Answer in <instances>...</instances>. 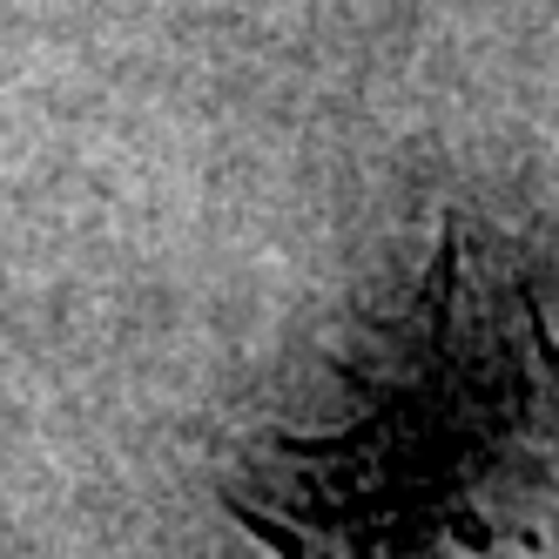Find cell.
I'll list each match as a JSON object with an SVG mask.
<instances>
[{
  "instance_id": "cell-1",
  "label": "cell",
  "mask_w": 559,
  "mask_h": 559,
  "mask_svg": "<svg viewBox=\"0 0 559 559\" xmlns=\"http://www.w3.org/2000/svg\"><path fill=\"white\" fill-rule=\"evenodd\" d=\"M223 506L276 559H559V337L519 257L452 210L357 412L263 431Z\"/></svg>"
}]
</instances>
